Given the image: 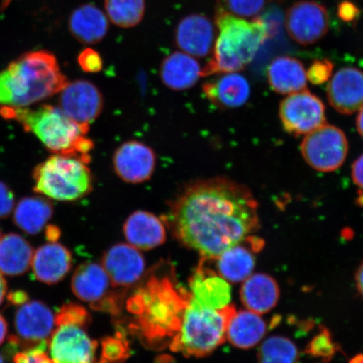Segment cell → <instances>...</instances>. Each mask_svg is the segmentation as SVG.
Returning <instances> with one entry per match:
<instances>
[{
    "label": "cell",
    "mask_w": 363,
    "mask_h": 363,
    "mask_svg": "<svg viewBox=\"0 0 363 363\" xmlns=\"http://www.w3.org/2000/svg\"><path fill=\"white\" fill-rule=\"evenodd\" d=\"M235 312V308L230 305L217 310L202 307L190 296L180 328L172 338V350L188 357L210 355L225 342L227 328Z\"/></svg>",
    "instance_id": "cell-5"
},
{
    "label": "cell",
    "mask_w": 363,
    "mask_h": 363,
    "mask_svg": "<svg viewBox=\"0 0 363 363\" xmlns=\"http://www.w3.org/2000/svg\"><path fill=\"white\" fill-rule=\"evenodd\" d=\"M78 62L80 67L85 72L96 74L103 68V60L98 52L92 48H86L79 54Z\"/></svg>",
    "instance_id": "cell-37"
},
{
    "label": "cell",
    "mask_w": 363,
    "mask_h": 363,
    "mask_svg": "<svg viewBox=\"0 0 363 363\" xmlns=\"http://www.w3.org/2000/svg\"><path fill=\"white\" fill-rule=\"evenodd\" d=\"M333 63L328 59L316 60L307 72V79L314 84H321L328 81L333 74Z\"/></svg>",
    "instance_id": "cell-35"
},
{
    "label": "cell",
    "mask_w": 363,
    "mask_h": 363,
    "mask_svg": "<svg viewBox=\"0 0 363 363\" xmlns=\"http://www.w3.org/2000/svg\"><path fill=\"white\" fill-rule=\"evenodd\" d=\"M216 24L219 35L201 77L242 71L269 36V27L261 18L248 21L221 7L217 9Z\"/></svg>",
    "instance_id": "cell-4"
},
{
    "label": "cell",
    "mask_w": 363,
    "mask_h": 363,
    "mask_svg": "<svg viewBox=\"0 0 363 363\" xmlns=\"http://www.w3.org/2000/svg\"><path fill=\"white\" fill-rule=\"evenodd\" d=\"M357 127L358 133H359L363 138V106L360 108L359 113H358L357 118Z\"/></svg>",
    "instance_id": "cell-48"
},
{
    "label": "cell",
    "mask_w": 363,
    "mask_h": 363,
    "mask_svg": "<svg viewBox=\"0 0 363 363\" xmlns=\"http://www.w3.org/2000/svg\"><path fill=\"white\" fill-rule=\"evenodd\" d=\"M156 162L153 150L138 140L122 144L113 157L116 175L125 183L133 184H143L151 179Z\"/></svg>",
    "instance_id": "cell-14"
},
{
    "label": "cell",
    "mask_w": 363,
    "mask_h": 363,
    "mask_svg": "<svg viewBox=\"0 0 363 363\" xmlns=\"http://www.w3.org/2000/svg\"><path fill=\"white\" fill-rule=\"evenodd\" d=\"M0 115L15 120L27 133H33L50 152L57 155L72 157L89 163L93 140L79 125L65 115L60 108L43 104L38 108L2 106Z\"/></svg>",
    "instance_id": "cell-3"
},
{
    "label": "cell",
    "mask_w": 363,
    "mask_h": 363,
    "mask_svg": "<svg viewBox=\"0 0 363 363\" xmlns=\"http://www.w3.org/2000/svg\"><path fill=\"white\" fill-rule=\"evenodd\" d=\"M257 360L258 363H298V348L291 340L274 335L261 344Z\"/></svg>",
    "instance_id": "cell-32"
},
{
    "label": "cell",
    "mask_w": 363,
    "mask_h": 363,
    "mask_svg": "<svg viewBox=\"0 0 363 363\" xmlns=\"http://www.w3.org/2000/svg\"><path fill=\"white\" fill-rule=\"evenodd\" d=\"M308 350L314 356L326 357L330 359V357L333 355L335 349L328 331L325 330L319 335H317L313 340Z\"/></svg>",
    "instance_id": "cell-38"
},
{
    "label": "cell",
    "mask_w": 363,
    "mask_h": 363,
    "mask_svg": "<svg viewBox=\"0 0 363 363\" xmlns=\"http://www.w3.org/2000/svg\"><path fill=\"white\" fill-rule=\"evenodd\" d=\"M48 344H42L39 346L27 349L23 352H17L13 355L15 363H52L51 358L45 353Z\"/></svg>",
    "instance_id": "cell-36"
},
{
    "label": "cell",
    "mask_w": 363,
    "mask_h": 363,
    "mask_svg": "<svg viewBox=\"0 0 363 363\" xmlns=\"http://www.w3.org/2000/svg\"><path fill=\"white\" fill-rule=\"evenodd\" d=\"M53 216V206L42 197L21 199L13 212V222L25 233L34 235L43 230Z\"/></svg>",
    "instance_id": "cell-30"
},
{
    "label": "cell",
    "mask_w": 363,
    "mask_h": 363,
    "mask_svg": "<svg viewBox=\"0 0 363 363\" xmlns=\"http://www.w3.org/2000/svg\"><path fill=\"white\" fill-rule=\"evenodd\" d=\"M362 363H363V359H362Z\"/></svg>",
    "instance_id": "cell-52"
},
{
    "label": "cell",
    "mask_w": 363,
    "mask_h": 363,
    "mask_svg": "<svg viewBox=\"0 0 363 363\" xmlns=\"http://www.w3.org/2000/svg\"><path fill=\"white\" fill-rule=\"evenodd\" d=\"M70 33L79 42L96 44L106 38L108 21L104 12L94 4H84L72 13L68 21Z\"/></svg>",
    "instance_id": "cell-24"
},
{
    "label": "cell",
    "mask_w": 363,
    "mask_h": 363,
    "mask_svg": "<svg viewBox=\"0 0 363 363\" xmlns=\"http://www.w3.org/2000/svg\"><path fill=\"white\" fill-rule=\"evenodd\" d=\"M108 19L121 28H131L143 21L146 3L145 0H104Z\"/></svg>",
    "instance_id": "cell-31"
},
{
    "label": "cell",
    "mask_w": 363,
    "mask_h": 363,
    "mask_svg": "<svg viewBox=\"0 0 363 363\" xmlns=\"http://www.w3.org/2000/svg\"><path fill=\"white\" fill-rule=\"evenodd\" d=\"M201 65L194 57L177 52L162 61L160 76L167 88L182 91L192 88L201 78Z\"/></svg>",
    "instance_id": "cell-27"
},
{
    "label": "cell",
    "mask_w": 363,
    "mask_h": 363,
    "mask_svg": "<svg viewBox=\"0 0 363 363\" xmlns=\"http://www.w3.org/2000/svg\"><path fill=\"white\" fill-rule=\"evenodd\" d=\"M104 98L91 82L77 80L68 83L61 92L60 108L88 134L90 125L101 116Z\"/></svg>",
    "instance_id": "cell-12"
},
{
    "label": "cell",
    "mask_w": 363,
    "mask_h": 363,
    "mask_svg": "<svg viewBox=\"0 0 363 363\" xmlns=\"http://www.w3.org/2000/svg\"><path fill=\"white\" fill-rule=\"evenodd\" d=\"M352 176L354 183L363 189V154L353 163Z\"/></svg>",
    "instance_id": "cell-42"
},
{
    "label": "cell",
    "mask_w": 363,
    "mask_h": 363,
    "mask_svg": "<svg viewBox=\"0 0 363 363\" xmlns=\"http://www.w3.org/2000/svg\"><path fill=\"white\" fill-rule=\"evenodd\" d=\"M111 281L106 270L96 263H84L77 269L72 279V292L91 305L101 303L110 289Z\"/></svg>",
    "instance_id": "cell-25"
},
{
    "label": "cell",
    "mask_w": 363,
    "mask_h": 363,
    "mask_svg": "<svg viewBox=\"0 0 363 363\" xmlns=\"http://www.w3.org/2000/svg\"><path fill=\"white\" fill-rule=\"evenodd\" d=\"M223 74L203 85L204 94L208 101L223 110L242 107L251 94L247 79L237 72Z\"/></svg>",
    "instance_id": "cell-19"
},
{
    "label": "cell",
    "mask_w": 363,
    "mask_h": 363,
    "mask_svg": "<svg viewBox=\"0 0 363 363\" xmlns=\"http://www.w3.org/2000/svg\"><path fill=\"white\" fill-rule=\"evenodd\" d=\"M34 255L33 247L21 235L9 233L0 238V272L20 276L29 270Z\"/></svg>",
    "instance_id": "cell-28"
},
{
    "label": "cell",
    "mask_w": 363,
    "mask_h": 363,
    "mask_svg": "<svg viewBox=\"0 0 363 363\" xmlns=\"http://www.w3.org/2000/svg\"><path fill=\"white\" fill-rule=\"evenodd\" d=\"M191 297L199 306L208 308H221L230 301V284L214 271L207 269L203 263L198 267L191 281Z\"/></svg>",
    "instance_id": "cell-21"
},
{
    "label": "cell",
    "mask_w": 363,
    "mask_h": 363,
    "mask_svg": "<svg viewBox=\"0 0 363 363\" xmlns=\"http://www.w3.org/2000/svg\"><path fill=\"white\" fill-rule=\"evenodd\" d=\"M270 87L280 94H291L305 90L307 72L303 63L291 57H278L267 68Z\"/></svg>",
    "instance_id": "cell-23"
},
{
    "label": "cell",
    "mask_w": 363,
    "mask_h": 363,
    "mask_svg": "<svg viewBox=\"0 0 363 363\" xmlns=\"http://www.w3.org/2000/svg\"><path fill=\"white\" fill-rule=\"evenodd\" d=\"M8 285L6 279L4 278L1 272H0V306L2 305L4 298L6 296Z\"/></svg>",
    "instance_id": "cell-47"
},
{
    "label": "cell",
    "mask_w": 363,
    "mask_h": 363,
    "mask_svg": "<svg viewBox=\"0 0 363 363\" xmlns=\"http://www.w3.org/2000/svg\"><path fill=\"white\" fill-rule=\"evenodd\" d=\"M124 348L121 342L115 339H107L104 343V357L106 362H116L123 358Z\"/></svg>",
    "instance_id": "cell-40"
},
{
    "label": "cell",
    "mask_w": 363,
    "mask_h": 363,
    "mask_svg": "<svg viewBox=\"0 0 363 363\" xmlns=\"http://www.w3.org/2000/svg\"><path fill=\"white\" fill-rule=\"evenodd\" d=\"M55 325V315L43 302L29 301L21 306L15 316L20 347L27 350L39 345L48 344Z\"/></svg>",
    "instance_id": "cell-13"
},
{
    "label": "cell",
    "mask_w": 363,
    "mask_h": 363,
    "mask_svg": "<svg viewBox=\"0 0 363 363\" xmlns=\"http://www.w3.org/2000/svg\"><path fill=\"white\" fill-rule=\"evenodd\" d=\"M0 363H4V361L1 355H0Z\"/></svg>",
    "instance_id": "cell-50"
},
{
    "label": "cell",
    "mask_w": 363,
    "mask_h": 363,
    "mask_svg": "<svg viewBox=\"0 0 363 363\" xmlns=\"http://www.w3.org/2000/svg\"><path fill=\"white\" fill-rule=\"evenodd\" d=\"M227 8L238 17H255L262 12L267 0H224Z\"/></svg>",
    "instance_id": "cell-33"
},
{
    "label": "cell",
    "mask_w": 363,
    "mask_h": 363,
    "mask_svg": "<svg viewBox=\"0 0 363 363\" xmlns=\"http://www.w3.org/2000/svg\"><path fill=\"white\" fill-rule=\"evenodd\" d=\"M284 128L295 136L308 135L325 124L323 102L308 90L289 94L279 107Z\"/></svg>",
    "instance_id": "cell-9"
},
{
    "label": "cell",
    "mask_w": 363,
    "mask_h": 363,
    "mask_svg": "<svg viewBox=\"0 0 363 363\" xmlns=\"http://www.w3.org/2000/svg\"><path fill=\"white\" fill-rule=\"evenodd\" d=\"M72 254L63 245L49 242L34 252L33 274L40 282L55 284L65 278L72 267Z\"/></svg>",
    "instance_id": "cell-18"
},
{
    "label": "cell",
    "mask_w": 363,
    "mask_h": 363,
    "mask_svg": "<svg viewBox=\"0 0 363 363\" xmlns=\"http://www.w3.org/2000/svg\"><path fill=\"white\" fill-rule=\"evenodd\" d=\"M68 83L53 54L28 52L0 72V104L26 108L61 93Z\"/></svg>",
    "instance_id": "cell-2"
},
{
    "label": "cell",
    "mask_w": 363,
    "mask_h": 363,
    "mask_svg": "<svg viewBox=\"0 0 363 363\" xmlns=\"http://www.w3.org/2000/svg\"><path fill=\"white\" fill-rule=\"evenodd\" d=\"M329 103L342 115H352L363 106V72L346 67L335 72L328 87Z\"/></svg>",
    "instance_id": "cell-15"
},
{
    "label": "cell",
    "mask_w": 363,
    "mask_h": 363,
    "mask_svg": "<svg viewBox=\"0 0 363 363\" xmlns=\"http://www.w3.org/2000/svg\"><path fill=\"white\" fill-rule=\"evenodd\" d=\"M146 289L144 295L148 303L134 301L135 305L144 306V308L133 311L140 315V328L150 337L175 335L191 294L184 290L179 294L167 279L161 282L154 279Z\"/></svg>",
    "instance_id": "cell-7"
},
{
    "label": "cell",
    "mask_w": 363,
    "mask_h": 363,
    "mask_svg": "<svg viewBox=\"0 0 363 363\" xmlns=\"http://www.w3.org/2000/svg\"><path fill=\"white\" fill-rule=\"evenodd\" d=\"M88 312L85 308L74 303L63 306L55 316L56 325L66 323L83 324L87 323Z\"/></svg>",
    "instance_id": "cell-34"
},
{
    "label": "cell",
    "mask_w": 363,
    "mask_h": 363,
    "mask_svg": "<svg viewBox=\"0 0 363 363\" xmlns=\"http://www.w3.org/2000/svg\"><path fill=\"white\" fill-rule=\"evenodd\" d=\"M169 220L182 243L211 260L260 227L251 190L225 177L189 184L170 203Z\"/></svg>",
    "instance_id": "cell-1"
},
{
    "label": "cell",
    "mask_w": 363,
    "mask_h": 363,
    "mask_svg": "<svg viewBox=\"0 0 363 363\" xmlns=\"http://www.w3.org/2000/svg\"><path fill=\"white\" fill-rule=\"evenodd\" d=\"M328 9L312 0L294 3L286 13V28L294 42L303 45L316 43L328 33Z\"/></svg>",
    "instance_id": "cell-11"
},
{
    "label": "cell",
    "mask_w": 363,
    "mask_h": 363,
    "mask_svg": "<svg viewBox=\"0 0 363 363\" xmlns=\"http://www.w3.org/2000/svg\"><path fill=\"white\" fill-rule=\"evenodd\" d=\"M301 149L303 157L312 169L329 172L342 166L349 146L342 130L325 124L306 136Z\"/></svg>",
    "instance_id": "cell-8"
},
{
    "label": "cell",
    "mask_w": 363,
    "mask_h": 363,
    "mask_svg": "<svg viewBox=\"0 0 363 363\" xmlns=\"http://www.w3.org/2000/svg\"><path fill=\"white\" fill-rule=\"evenodd\" d=\"M83 324L57 325L49 340L52 363H94L97 342L89 337Z\"/></svg>",
    "instance_id": "cell-10"
},
{
    "label": "cell",
    "mask_w": 363,
    "mask_h": 363,
    "mask_svg": "<svg viewBox=\"0 0 363 363\" xmlns=\"http://www.w3.org/2000/svg\"><path fill=\"white\" fill-rule=\"evenodd\" d=\"M15 206V196L9 186L0 181V219L11 214Z\"/></svg>",
    "instance_id": "cell-39"
},
{
    "label": "cell",
    "mask_w": 363,
    "mask_h": 363,
    "mask_svg": "<svg viewBox=\"0 0 363 363\" xmlns=\"http://www.w3.org/2000/svg\"><path fill=\"white\" fill-rule=\"evenodd\" d=\"M2 237V233H1V230H0V238Z\"/></svg>",
    "instance_id": "cell-51"
},
{
    "label": "cell",
    "mask_w": 363,
    "mask_h": 363,
    "mask_svg": "<svg viewBox=\"0 0 363 363\" xmlns=\"http://www.w3.org/2000/svg\"><path fill=\"white\" fill-rule=\"evenodd\" d=\"M102 264L113 286L128 287L140 279L146 267L142 254L127 244H117L103 257Z\"/></svg>",
    "instance_id": "cell-16"
},
{
    "label": "cell",
    "mask_w": 363,
    "mask_h": 363,
    "mask_svg": "<svg viewBox=\"0 0 363 363\" xmlns=\"http://www.w3.org/2000/svg\"><path fill=\"white\" fill-rule=\"evenodd\" d=\"M8 333V324L4 318L0 315V346L4 343Z\"/></svg>",
    "instance_id": "cell-45"
},
{
    "label": "cell",
    "mask_w": 363,
    "mask_h": 363,
    "mask_svg": "<svg viewBox=\"0 0 363 363\" xmlns=\"http://www.w3.org/2000/svg\"><path fill=\"white\" fill-rule=\"evenodd\" d=\"M33 179L35 192L57 201H79L94 189L93 174L87 163L57 154L35 167Z\"/></svg>",
    "instance_id": "cell-6"
},
{
    "label": "cell",
    "mask_w": 363,
    "mask_h": 363,
    "mask_svg": "<svg viewBox=\"0 0 363 363\" xmlns=\"http://www.w3.org/2000/svg\"><path fill=\"white\" fill-rule=\"evenodd\" d=\"M356 284L358 292L360 293L363 298V262L357 271Z\"/></svg>",
    "instance_id": "cell-46"
},
{
    "label": "cell",
    "mask_w": 363,
    "mask_h": 363,
    "mask_svg": "<svg viewBox=\"0 0 363 363\" xmlns=\"http://www.w3.org/2000/svg\"><path fill=\"white\" fill-rule=\"evenodd\" d=\"M215 34L214 26L207 16L193 13L179 23L175 43L183 52L194 57H204L212 51Z\"/></svg>",
    "instance_id": "cell-17"
},
{
    "label": "cell",
    "mask_w": 363,
    "mask_h": 363,
    "mask_svg": "<svg viewBox=\"0 0 363 363\" xmlns=\"http://www.w3.org/2000/svg\"><path fill=\"white\" fill-rule=\"evenodd\" d=\"M124 234L131 246L151 250L164 243L167 238L163 222L152 213L138 211L131 214L124 225Z\"/></svg>",
    "instance_id": "cell-20"
},
{
    "label": "cell",
    "mask_w": 363,
    "mask_h": 363,
    "mask_svg": "<svg viewBox=\"0 0 363 363\" xmlns=\"http://www.w3.org/2000/svg\"><path fill=\"white\" fill-rule=\"evenodd\" d=\"M267 333V322L251 311H235L227 328L226 339L234 347L247 350L256 347Z\"/></svg>",
    "instance_id": "cell-26"
},
{
    "label": "cell",
    "mask_w": 363,
    "mask_h": 363,
    "mask_svg": "<svg viewBox=\"0 0 363 363\" xmlns=\"http://www.w3.org/2000/svg\"><path fill=\"white\" fill-rule=\"evenodd\" d=\"M45 235H47V239L50 242H56L60 237V230L56 226L48 225Z\"/></svg>",
    "instance_id": "cell-44"
},
{
    "label": "cell",
    "mask_w": 363,
    "mask_h": 363,
    "mask_svg": "<svg viewBox=\"0 0 363 363\" xmlns=\"http://www.w3.org/2000/svg\"><path fill=\"white\" fill-rule=\"evenodd\" d=\"M1 1H2L1 7L3 9H4V8H6L9 6V4H11L12 0H1Z\"/></svg>",
    "instance_id": "cell-49"
},
{
    "label": "cell",
    "mask_w": 363,
    "mask_h": 363,
    "mask_svg": "<svg viewBox=\"0 0 363 363\" xmlns=\"http://www.w3.org/2000/svg\"><path fill=\"white\" fill-rule=\"evenodd\" d=\"M243 283L240 292V301L248 311L259 315L266 314L278 303L280 289L272 276L252 274Z\"/></svg>",
    "instance_id": "cell-22"
},
{
    "label": "cell",
    "mask_w": 363,
    "mask_h": 363,
    "mask_svg": "<svg viewBox=\"0 0 363 363\" xmlns=\"http://www.w3.org/2000/svg\"><path fill=\"white\" fill-rule=\"evenodd\" d=\"M337 15L340 20L350 23L357 21L361 15V11L350 0H343L339 4Z\"/></svg>",
    "instance_id": "cell-41"
},
{
    "label": "cell",
    "mask_w": 363,
    "mask_h": 363,
    "mask_svg": "<svg viewBox=\"0 0 363 363\" xmlns=\"http://www.w3.org/2000/svg\"><path fill=\"white\" fill-rule=\"evenodd\" d=\"M8 302L11 305L21 306L29 301L28 294L24 290L18 289L7 295Z\"/></svg>",
    "instance_id": "cell-43"
},
{
    "label": "cell",
    "mask_w": 363,
    "mask_h": 363,
    "mask_svg": "<svg viewBox=\"0 0 363 363\" xmlns=\"http://www.w3.org/2000/svg\"><path fill=\"white\" fill-rule=\"evenodd\" d=\"M240 244L227 249L215 259L218 274L230 284L244 282L255 269L256 259L251 245L248 242L250 247H247Z\"/></svg>",
    "instance_id": "cell-29"
}]
</instances>
